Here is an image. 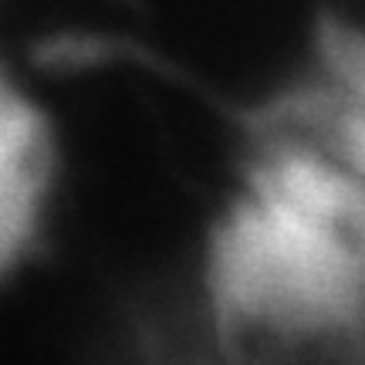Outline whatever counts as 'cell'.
<instances>
[{
    "mask_svg": "<svg viewBox=\"0 0 365 365\" xmlns=\"http://www.w3.org/2000/svg\"><path fill=\"white\" fill-rule=\"evenodd\" d=\"M54 186V139L34 105L0 78V277L24 261Z\"/></svg>",
    "mask_w": 365,
    "mask_h": 365,
    "instance_id": "cell-1",
    "label": "cell"
},
{
    "mask_svg": "<svg viewBox=\"0 0 365 365\" xmlns=\"http://www.w3.org/2000/svg\"><path fill=\"white\" fill-rule=\"evenodd\" d=\"M145 365H210V355L200 349L193 335H186L182 328H170L149 341Z\"/></svg>",
    "mask_w": 365,
    "mask_h": 365,
    "instance_id": "cell-2",
    "label": "cell"
}]
</instances>
